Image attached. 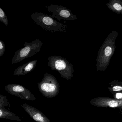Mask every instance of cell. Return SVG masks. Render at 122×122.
Here are the masks:
<instances>
[{
	"label": "cell",
	"instance_id": "1",
	"mask_svg": "<svg viewBox=\"0 0 122 122\" xmlns=\"http://www.w3.org/2000/svg\"><path fill=\"white\" fill-rule=\"evenodd\" d=\"M118 36L117 32L112 31L104 41L98 51L96 59L97 71H104L109 66L116 48L115 42Z\"/></svg>",
	"mask_w": 122,
	"mask_h": 122
},
{
	"label": "cell",
	"instance_id": "2",
	"mask_svg": "<svg viewBox=\"0 0 122 122\" xmlns=\"http://www.w3.org/2000/svg\"><path fill=\"white\" fill-rule=\"evenodd\" d=\"M30 16L36 24L42 27L46 31L52 33L57 32L65 33L67 31V25L57 22L45 13L36 12L31 14Z\"/></svg>",
	"mask_w": 122,
	"mask_h": 122
},
{
	"label": "cell",
	"instance_id": "3",
	"mask_svg": "<svg viewBox=\"0 0 122 122\" xmlns=\"http://www.w3.org/2000/svg\"><path fill=\"white\" fill-rule=\"evenodd\" d=\"M48 66L52 70L57 71L61 77L67 80L73 76V65L61 56H50L48 58Z\"/></svg>",
	"mask_w": 122,
	"mask_h": 122
},
{
	"label": "cell",
	"instance_id": "4",
	"mask_svg": "<svg viewBox=\"0 0 122 122\" xmlns=\"http://www.w3.org/2000/svg\"><path fill=\"white\" fill-rule=\"evenodd\" d=\"M38 89L46 97L54 98L60 90V86L56 78L52 75L46 72L42 81L37 83Z\"/></svg>",
	"mask_w": 122,
	"mask_h": 122
},
{
	"label": "cell",
	"instance_id": "5",
	"mask_svg": "<svg viewBox=\"0 0 122 122\" xmlns=\"http://www.w3.org/2000/svg\"><path fill=\"white\" fill-rule=\"evenodd\" d=\"M42 42L36 39L31 42H25L24 48H20L15 52L12 59V64H16L30 57L39 52L42 46Z\"/></svg>",
	"mask_w": 122,
	"mask_h": 122
},
{
	"label": "cell",
	"instance_id": "6",
	"mask_svg": "<svg viewBox=\"0 0 122 122\" xmlns=\"http://www.w3.org/2000/svg\"><path fill=\"white\" fill-rule=\"evenodd\" d=\"M46 7L49 12L52 13V15L50 16L58 20H73L77 19V16L73 14L71 10L66 7L58 5H51L46 6Z\"/></svg>",
	"mask_w": 122,
	"mask_h": 122
},
{
	"label": "cell",
	"instance_id": "7",
	"mask_svg": "<svg viewBox=\"0 0 122 122\" xmlns=\"http://www.w3.org/2000/svg\"><path fill=\"white\" fill-rule=\"evenodd\" d=\"M5 89L9 93L23 100L33 101L35 100V96L24 86L19 84H9L5 86Z\"/></svg>",
	"mask_w": 122,
	"mask_h": 122
},
{
	"label": "cell",
	"instance_id": "8",
	"mask_svg": "<svg viewBox=\"0 0 122 122\" xmlns=\"http://www.w3.org/2000/svg\"><path fill=\"white\" fill-rule=\"evenodd\" d=\"M22 107L31 118L37 122H50V119L43 113L33 106L26 103L22 105Z\"/></svg>",
	"mask_w": 122,
	"mask_h": 122
},
{
	"label": "cell",
	"instance_id": "9",
	"mask_svg": "<svg viewBox=\"0 0 122 122\" xmlns=\"http://www.w3.org/2000/svg\"><path fill=\"white\" fill-rule=\"evenodd\" d=\"M37 63V60H33L25 63L15 69L13 74L15 76L26 75L35 70Z\"/></svg>",
	"mask_w": 122,
	"mask_h": 122
},
{
	"label": "cell",
	"instance_id": "10",
	"mask_svg": "<svg viewBox=\"0 0 122 122\" xmlns=\"http://www.w3.org/2000/svg\"><path fill=\"white\" fill-rule=\"evenodd\" d=\"M106 5L113 12L122 15V0H109Z\"/></svg>",
	"mask_w": 122,
	"mask_h": 122
},
{
	"label": "cell",
	"instance_id": "11",
	"mask_svg": "<svg viewBox=\"0 0 122 122\" xmlns=\"http://www.w3.org/2000/svg\"><path fill=\"white\" fill-rule=\"evenodd\" d=\"M0 118L1 119H10L14 121H21V118L15 113L7 109L2 108H0Z\"/></svg>",
	"mask_w": 122,
	"mask_h": 122
},
{
	"label": "cell",
	"instance_id": "12",
	"mask_svg": "<svg viewBox=\"0 0 122 122\" xmlns=\"http://www.w3.org/2000/svg\"><path fill=\"white\" fill-rule=\"evenodd\" d=\"M0 22L4 23L7 26L9 23L7 17L1 8H0Z\"/></svg>",
	"mask_w": 122,
	"mask_h": 122
},
{
	"label": "cell",
	"instance_id": "13",
	"mask_svg": "<svg viewBox=\"0 0 122 122\" xmlns=\"http://www.w3.org/2000/svg\"><path fill=\"white\" fill-rule=\"evenodd\" d=\"M8 105V100L6 96L2 94L0 95V108L5 109V108Z\"/></svg>",
	"mask_w": 122,
	"mask_h": 122
},
{
	"label": "cell",
	"instance_id": "14",
	"mask_svg": "<svg viewBox=\"0 0 122 122\" xmlns=\"http://www.w3.org/2000/svg\"><path fill=\"white\" fill-rule=\"evenodd\" d=\"M5 46L4 42L0 40V57H2L4 55L5 51Z\"/></svg>",
	"mask_w": 122,
	"mask_h": 122
},
{
	"label": "cell",
	"instance_id": "15",
	"mask_svg": "<svg viewBox=\"0 0 122 122\" xmlns=\"http://www.w3.org/2000/svg\"><path fill=\"white\" fill-rule=\"evenodd\" d=\"M108 105L110 107H117L118 105V104L117 102V101L112 100L109 102Z\"/></svg>",
	"mask_w": 122,
	"mask_h": 122
},
{
	"label": "cell",
	"instance_id": "16",
	"mask_svg": "<svg viewBox=\"0 0 122 122\" xmlns=\"http://www.w3.org/2000/svg\"><path fill=\"white\" fill-rule=\"evenodd\" d=\"M113 90L114 91H119L122 90V87L118 86H116L113 88Z\"/></svg>",
	"mask_w": 122,
	"mask_h": 122
},
{
	"label": "cell",
	"instance_id": "17",
	"mask_svg": "<svg viewBox=\"0 0 122 122\" xmlns=\"http://www.w3.org/2000/svg\"><path fill=\"white\" fill-rule=\"evenodd\" d=\"M122 94L121 93H118L116 94V97L117 99H120V98H122Z\"/></svg>",
	"mask_w": 122,
	"mask_h": 122
},
{
	"label": "cell",
	"instance_id": "18",
	"mask_svg": "<svg viewBox=\"0 0 122 122\" xmlns=\"http://www.w3.org/2000/svg\"></svg>",
	"mask_w": 122,
	"mask_h": 122
}]
</instances>
